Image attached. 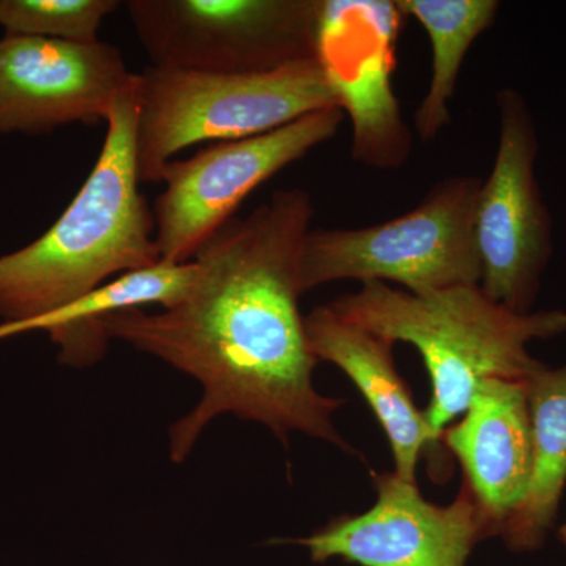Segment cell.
I'll use <instances>...</instances> for the list:
<instances>
[{"label": "cell", "instance_id": "10", "mask_svg": "<svg viewBox=\"0 0 566 566\" xmlns=\"http://www.w3.org/2000/svg\"><path fill=\"white\" fill-rule=\"evenodd\" d=\"M405 20L397 0H322L316 57L352 118V158L375 169H398L411 153L392 88Z\"/></svg>", "mask_w": 566, "mask_h": 566}, {"label": "cell", "instance_id": "2", "mask_svg": "<svg viewBox=\"0 0 566 566\" xmlns=\"http://www.w3.org/2000/svg\"><path fill=\"white\" fill-rule=\"evenodd\" d=\"M136 82L115 103L102 153L43 237L0 256V340L109 283L161 263L136 163Z\"/></svg>", "mask_w": 566, "mask_h": 566}, {"label": "cell", "instance_id": "3", "mask_svg": "<svg viewBox=\"0 0 566 566\" xmlns=\"http://www.w3.org/2000/svg\"><path fill=\"white\" fill-rule=\"evenodd\" d=\"M327 305L390 344L415 346L431 381L424 420L439 439L464 415L483 379L527 382L546 367L528 345L566 333L565 311L521 314L495 303L480 285L416 294L368 282Z\"/></svg>", "mask_w": 566, "mask_h": 566}, {"label": "cell", "instance_id": "4", "mask_svg": "<svg viewBox=\"0 0 566 566\" xmlns=\"http://www.w3.org/2000/svg\"><path fill=\"white\" fill-rule=\"evenodd\" d=\"M134 96L137 174L153 185L192 145L248 139L340 107L318 57L249 74L145 66Z\"/></svg>", "mask_w": 566, "mask_h": 566}, {"label": "cell", "instance_id": "11", "mask_svg": "<svg viewBox=\"0 0 566 566\" xmlns=\"http://www.w3.org/2000/svg\"><path fill=\"white\" fill-rule=\"evenodd\" d=\"M136 82L114 44L10 35L0 40V134H50L107 122Z\"/></svg>", "mask_w": 566, "mask_h": 566}, {"label": "cell", "instance_id": "6", "mask_svg": "<svg viewBox=\"0 0 566 566\" xmlns=\"http://www.w3.org/2000/svg\"><path fill=\"white\" fill-rule=\"evenodd\" d=\"M151 65L266 73L316 57L322 0H128Z\"/></svg>", "mask_w": 566, "mask_h": 566}, {"label": "cell", "instance_id": "17", "mask_svg": "<svg viewBox=\"0 0 566 566\" xmlns=\"http://www.w3.org/2000/svg\"><path fill=\"white\" fill-rule=\"evenodd\" d=\"M558 539H560V542L566 546V523L564 526L558 528Z\"/></svg>", "mask_w": 566, "mask_h": 566}, {"label": "cell", "instance_id": "14", "mask_svg": "<svg viewBox=\"0 0 566 566\" xmlns=\"http://www.w3.org/2000/svg\"><path fill=\"white\" fill-rule=\"evenodd\" d=\"M532 420V475L526 497L501 538L513 553L545 545L566 488V364L545 367L527 381Z\"/></svg>", "mask_w": 566, "mask_h": 566}, {"label": "cell", "instance_id": "15", "mask_svg": "<svg viewBox=\"0 0 566 566\" xmlns=\"http://www.w3.org/2000/svg\"><path fill=\"white\" fill-rule=\"evenodd\" d=\"M406 18L422 25L433 61L428 91L417 107V136L434 140L450 125L449 103L472 44L494 24L501 3L495 0H397Z\"/></svg>", "mask_w": 566, "mask_h": 566}, {"label": "cell", "instance_id": "16", "mask_svg": "<svg viewBox=\"0 0 566 566\" xmlns=\"http://www.w3.org/2000/svg\"><path fill=\"white\" fill-rule=\"evenodd\" d=\"M117 0H0V25L10 35L95 43Z\"/></svg>", "mask_w": 566, "mask_h": 566}, {"label": "cell", "instance_id": "8", "mask_svg": "<svg viewBox=\"0 0 566 566\" xmlns=\"http://www.w3.org/2000/svg\"><path fill=\"white\" fill-rule=\"evenodd\" d=\"M495 104L497 153L474 207L479 285L495 303L527 314L553 256V218L536 178L539 140L526 98L506 87Z\"/></svg>", "mask_w": 566, "mask_h": 566}, {"label": "cell", "instance_id": "13", "mask_svg": "<svg viewBox=\"0 0 566 566\" xmlns=\"http://www.w3.org/2000/svg\"><path fill=\"white\" fill-rule=\"evenodd\" d=\"M305 333L318 363L340 368L370 406L389 439L395 474L417 483V464L423 453L436 455L444 469L449 465L446 447L398 374L394 344L342 318L327 304L305 315Z\"/></svg>", "mask_w": 566, "mask_h": 566}, {"label": "cell", "instance_id": "9", "mask_svg": "<svg viewBox=\"0 0 566 566\" xmlns=\"http://www.w3.org/2000/svg\"><path fill=\"white\" fill-rule=\"evenodd\" d=\"M376 502L359 515L334 517L303 538L315 564L342 560L359 566H468L480 542L494 538L474 494L463 483L455 501L436 505L417 483L395 472L374 474Z\"/></svg>", "mask_w": 566, "mask_h": 566}, {"label": "cell", "instance_id": "5", "mask_svg": "<svg viewBox=\"0 0 566 566\" xmlns=\"http://www.w3.org/2000/svg\"><path fill=\"white\" fill-rule=\"evenodd\" d=\"M482 180L439 181L411 211L363 229L311 230L300 253L303 293L337 281L397 283L424 294L479 285L474 207Z\"/></svg>", "mask_w": 566, "mask_h": 566}, {"label": "cell", "instance_id": "7", "mask_svg": "<svg viewBox=\"0 0 566 566\" xmlns=\"http://www.w3.org/2000/svg\"><path fill=\"white\" fill-rule=\"evenodd\" d=\"M345 112L331 107L248 139L216 142L164 169L153 207L163 263L192 262L256 188L333 139Z\"/></svg>", "mask_w": 566, "mask_h": 566}, {"label": "cell", "instance_id": "12", "mask_svg": "<svg viewBox=\"0 0 566 566\" xmlns=\"http://www.w3.org/2000/svg\"><path fill=\"white\" fill-rule=\"evenodd\" d=\"M463 469V483L501 538L526 497L532 475V420L527 382L483 379L463 419L441 436Z\"/></svg>", "mask_w": 566, "mask_h": 566}, {"label": "cell", "instance_id": "1", "mask_svg": "<svg viewBox=\"0 0 566 566\" xmlns=\"http://www.w3.org/2000/svg\"><path fill=\"white\" fill-rule=\"evenodd\" d=\"M315 208L304 189H282L234 218L200 249L197 277L180 303L103 318L111 340L191 376L199 401L169 428V455L185 463L218 417L263 424L289 447L290 434L357 453L334 415L344 400L316 390L318 359L301 314L300 253Z\"/></svg>", "mask_w": 566, "mask_h": 566}]
</instances>
